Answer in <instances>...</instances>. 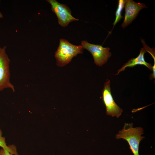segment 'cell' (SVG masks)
<instances>
[{
  "label": "cell",
  "instance_id": "1",
  "mask_svg": "<svg viewBox=\"0 0 155 155\" xmlns=\"http://www.w3.org/2000/svg\"><path fill=\"white\" fill-rule=\"evenodd\" d=\"M83 49L80 45H75L67 40L60 39L59 46L55 53L57 65L62 67L68 64L74 57L82 54Z\"/></svg>",
  "mask_w": 155,
  "mask_h": 155
},
{
  "label": "cell",
  "instance_id": "2",
  "mask_svg": "<svg viewBox=\"0 0 155 155\" xmlns=\"http://www.w3.org/2000/svg\"><path fill=\"white\" fill-rule=\"evenodd\" d=\"M133 124L132 123H125L115 137L117 139H122L126 140L134 155H139V144L145 137L141 135L144 133V130L141 127H133Z\"/></svg>",
  "mask_w": 155,
  "mask_h": 155
},
{
  "label": "cell",
  "instance_id": "3",
  "mask_svg": "<svg viewBox=\"0 0 155 155\" xmlns=\"http://www.w3.org/2000/svg\"><path fill=\"white\" fill-rule=\"evenodd\" d=\"M7 46H0V91L6 88L15 91L14 86L10 80V60L6 52Z\"/></svg>",
  "mask_w": 155,
  "mask_h": 155
},
{
  "label": "cell",
  "instance_id": "4",
  "mask_svg": "<svg viewBox=\"0 0 155 155\" xmlns=\"http://www.w3.org/2000/svg\"><path fill=\"white\" fill-rule=\"evenodd\" d=\"M81 45L84 49L91 53L94 63L98 66H101L106 63L111 55L108 47H104L100 45L91 44L86 40L82 41Z\"/></svg>",
  "mask_w": 155,
  "mask_h": 155
},
{
  "label": "cell",
  "instance_id": "5",
  "mask_svg": "<svg viewBox=\"0 0 155 155\" xmlns=\"http://www.w3.org/2000/svg\"><path fill=\"white\" fill-rule=\"evenodd\" d=\"M46 1L51 5V10L57 16L59 24L61 26H67L70 22L79 20L72 16L71 9L66 5L55 0Z\"/></svg>",
  "mask_w": 155,
  "mask_h": 155
},
{
  "label": "cell",
  "instance_id": "6",
  "mask_svg": "<svg viewBox=\"0 0 155 155\" xmlns=\"http://www.w3.org/2000/svg\"><path fill=\"white\" fill-rule=\"evenodd\" d=\"M111 82L108 80L105 82L102 90V100L106 108L107 115L118 118L123 111L114 101L111 92Z\"/></svg>",
  "mask_w": 155,
  "mask_h": 155
},
{
  "label": "cell",
  "instance_id": "7",
  "mask_svg": "<svg viewBox=\"0 0 155 155\" xmlns=\"http://www.w3.org/2000/svg\"><path fill=\"white\" fill-rule=\"evenodd\" d=\"M124 7L125 10L124 19L121 25L123 28L131 23L142 9L147 8L144 3H137L132 0H125Z\"/></svg>",
  "mask_w": 155,
  "mask_h": 155
},
{
  "label": "cell",
  "instance_id": "8",
  "mask_svg": "<svg viewBox=\"0 0 155 155\" xmlns=\"http://www.w3.org/2000/svg\"><path fill=\"white\" fill-rule=\"evenodd\" d=\"M146 52L145 48H142L138 56L135 58L131 59L117 71V73L116 75H118L120 72L124 71L127 67H133L134 66L138 65H143L150 70H152V66L150 63L147 62L144 58V54Z\"/></svg>",
  "mask_w": 155,
  "mask_h": 155
},
{
  "label": "cell",
  "instance_id": "9",
  "mask_svg": "<svg viewBox=\"0 0 155 155\" xmlns=\"http://www.w3.org/2000/svg\"><path fill=\"white\" fill-rule=\"evenodd\" d=\"M0 147L2 148L7 150L9 153L14 155H18L16 147L13 145L7 146L5 142V137L2 136V132L0 129Z\"/></svg>",
  "mask_w": 155,
  "mask_h": 155
},
{
  "label": "cell",
  "instance_id": "10",
  "mask_svg": "<svg viewBox=\"0 0 155 155\" xmlns=\"http://www.w3.org/2000/svg\"><path fill=\"white\" fill-rule=\"evenodd\" d=\"M125 0H119L117 8L115 13L116 18L113 23V28L116 24L120 21L123 17L121 16V12L124 7Z\"/></svg>",
  "mask_w": 155,
  "mask_h": 155
},
{
  "label": "cell",
  "instance_id": "11",
  "mask_svg": "<svg viewBox=\"0 0 155 155\" xmlns=\"http://www.w3.org/2000/svg\"><path fill=\"white\" fill-rule=\"evenodd\" d=\"M0 155H13L6 150L2 148L0 150Z\"/></svg>",
  "mask_w": 155,
  "mask_h": 155
},
{
  "label": "cell",
  "instance_id": "12",
  "mask_svg": "<svg viewBox=\"0 0 155 155\" xmlns=\"http://www.w3.org/2000/svg\"><path fill=\"white\" fill-rule=\"evenodd\" d=\"M1 1L0 0V4ZM3 15L1 12L0 11V18H3Z\"/></svg>",
  "mask_w": 155,
  "mask_h": 155
}]
</instances>
